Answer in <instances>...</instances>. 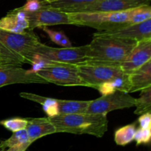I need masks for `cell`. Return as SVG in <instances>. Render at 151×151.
<instances>
[{"label": "cell", "instance_id": "26", "mask_svg": "<svg viewBox=\"0 0 151 151\" xmlns=\"http://www.w3.org/2000/svg\"><path fill=\"white\" fill-rule=\"evenodd\" d=\"M24 61L15 53L0 44V65H13L22 66Z\"/></svg>", "mask_w": 151, "mask_h": 151}, {"label": "cell", "instance_id": "27", "mask_svg": "<svg viewBox=\"0 0 151 151\" xmlns=\"http://www.w3.org/2000/svg\"><path fill=\"white\" fill-rule=\"evenodd\" d=\"M27 122L28 121L27 118H20V117H15V118H8V119L1 121L0 124H1L7 130L15 133V132L26 129Z\"/></svg>", "mask_w": 151, "mask_h": 151}, {"label": "cell", "instance_id": "18", "mask_svg": "<svg viewBox=\"0 0 151 151\" xmlns=\"http://www.w3.org/2000/svg\"><path fill=\"white\" fill-rule=\"evenodd\" d=\"M19 96L25 99L40 104L42 106L43 110L48 118H53L59 114L58 102L57 99L45 97L35 93H26V92H22L19 93Z\"/></svg>", "mask_w": 151, "mask_h": 151}, {"label": "cell", "instance_id": "4", "mask_svg": "<svg viewBox=\"0 0 151 151\" xmlns=\"http://www.w3.org/2000/svg\"><path fill=\"white\" fill-rule=\"evenodd\" d=\"M41 44L33 30L12 33L0 29V44L22 58L25 63L32 64L35 49Z\"/></svg>", "mask_w": 151, "mask_h": 151}, {"label": "cell", "instance_id": "21", "mask_svg": "<svg viewBox=\"0 0 151 151\" xmlns=\"http://www.w3.org/2000/svg\"><path fill=\"white\" fill-rule=\"evenodd\" d=\"M97 0H59L58 1L44 4V7L55 9L61 11L71 13L76 9L94 2Z\"/></svg>", "mask_w": 151, "mask_h": 151}, {"label": "cell", "instance_id": "1", "mask_svg": "<svg viewBox=\"0 0 151 151\" xmlns=\"http://www.w3.org/2000/svg\"><path fill=\"white\" fill-rule=\"evenodd\" d=\"M137 42L128 38L94 35L87 44L86 61L121 66Z\"/></svg>", "mask_w": 151, "mask_h": 151}, {"label": "cell", "instance_id": "9", "mask_svg": "<svg viewBox=\"0 0 151 151\" xmlns=\"http://www.w3.org/2000/svg\"><path fill=\"white\" fill-rule=\"evenodd\" d=\"M48 84L47 81L32 70L22 66L0 65V87L14 84Z\"/></svg>", "mask_w": 151, "mask_h": 151}, {"label": "cell", "instance_id": "28", "mask_svg": "<svg viewBox=\"0 0 151 151\" xmlns=\"http://www.w3.org/2000/svg\"><path fill=\"white\" fill-rule=\"evenodd\" d=\"M151 139V128H141L139 127L136 130L134 140L136 141L137 145L142 144L150 143Z\"/></svg>", "mask_w": 151, "mask_h": 151}, {"label": "cell", "instance_id": "5", "mask_svg": "<svg viewBox=\"0 0 151 151\" xmlns=\"http://www.w3.org/2000/svg\"><path fill=\"white\" fill-rule=\"evenodd\" d=\"M78 73L85 87L97 89L100 84L121 76L125 73L120 65L86 61L77 65Z\"/></svg>", "mask_w": 151, "mask_h": 151}, {"label": "cell", "instance_id": "3", "mask_svg": "<svg viewBox=\"0 0 151 151\" xmlns=\"http://www.w3.org/2000/svg\"><path fill=\"white\" fill-rule=\"evenodd\" d=\"M69 13L74 25L90 27L98 30V32L113 30L130 25V10L119 12Z\"/></svg>", "mask_w": 151, "mask_h": 151}, {"label": "cell", "instance_id": "29", "mask_svg": "<svg viewBox=\"0 0 151 151\" xmlns=\"http://www.w3.org/2000/svg\"><path fill=\"white\" fill-rule=\"evenodd\" d=\"M44 7V3L41 0H27L22 7H19L25 13H34L40 10Z\"/></svg>", "mask_w": 151, "mask_h": 151}, {"label": "cell", "instance_id": "16", "mask_svg": "<svg viewBox=\"0 0 151 151\" xmlns=\"http://www.w3.org/2000/svg\"><path fill=\"white\" fill-rule=\"evenodd\" d=\"M129 75V93L141 91L151 87V60L131 73Z\"/></svg>", "mask_w": 151, "mask_h": 151}, {"label": "cell", "instance_id": "10", "mask_svg": "<svg viewBox=\"0 0 151 151\" xmlns=\"http://www.w3.org/2000/svg\"><path fill=\"white\" fill-rule=\"evenodd\" d=\"M29 30L34 28L57 25H73L69 13L48 7H43L34 13H26Z\"/></svg>", "mask_w": 151, "mask_h": 151}, {"label": "cell", "instance_id": "8", "mask_svg": "<svg viewBox=\"0 0 151 151\" xmlns=\"http://www.w3.org/2000/svg\"><path fill=\"white\" fill-rule=\"evenodd\" d=\"M135 98L128 93L116 91L91 100L86 113L107 115L109 112L116 110L132 107L135 105Z\"/></svg>", "mask_w": 151, "mask_h": 151}, {"label": "cell", "instance_id": "12", "mask_svg": "<svg viewBox=\"0 0 151 151\" xmlns=\"http://www.w3.org/2000/svg\"><path fill=\"white\" fill-rule=\"evenodd\" d=\"M94 35L128 38L137 41L151 39V19H148L142 23L129 25L113 30L100 31L95 33Z\"/></svg>", "mask_w": 151, "mask_h": 151}, {"label": "cell", "instance_id": "2", "mask_svg": "<svg viewBox=\"0 0 151 151\" xmlns=\"http://www.w3.org/2000/svg\"><path fill=\"white\" fill-rule=\"evenodd\" d=\"M57 133L88 134L103 137L108 130L107 115L93 113L58 114L50 118Z\"/></svg>", "mask_w": 151, "mask_h": 151}, {"label": "cell", "instance_id": "7", "mask_svg": "<svg viewBox=\"0 0 151 151\" xmlns=\"http://www.w3.org/2000/svg\"><path fill=\"white\" fill-rule=\"evenodd\" d=\"M35 72L48 83L61 86H85L76 65L47 62L42 68Z\"/></svg>", "mask_w": 151, "mask_h": 151}, {"label": "cell", "instance_id": "17", "mask_svg": "<svg viewBox=\"0 0 151 151\" xmlns=\"http://www.w3.org/2000/svg\"><path fill=\"white\" fill-rule=\"evenodd\" d=\"M31 144L26 129L13 133L9 139L0 141L1 151H27Z\"/></svg>", "mask_w": 151, "mask_h": 151}, {"label": "cell", "instance_id": "19", "mask_svg": "<svg viewBox=\"0 0 151 151\" xmlns=\"http://www.w3.org/2000/svg\"><path fill=\"white\" fill-rule=\"evenodd\" d=\"M97 90L101 93L102 96L111 94L116 91H122L129 93V75L124 73L121 76L114 78L111 81L100 84Z\"/></svg>", "mask_w": 151, "mask_h": 151}, {"label": "cell", "instance_id": "31", "mask_svg": "<svg viewBox=\"0 0 151 151\" xmlns=\"http://www.w3.org/2000/svg\"><path fill=\"white\" fill-rule=\"evenodd\" d=\"M42 2L44 3V4H50V3L55 2V1H58L59 0H41Z\"/></svg>", "mask_w": 151, "mask_h": 151}, {"label": "cell", "instance_id": "30", "mask_svg": "<svg viewBox=\"0 0 151 151\" xmlns=\"http://www.w3.org/2000/svg\"><path fill=\"white\" fill-rule=\"evenodd\" d=\"M138 121L139 124V127L141 128H151V113H145L140 115L138 118Z\"/></svg>", "mask_w": 151, "mask_h": 151}, {"label": "cell", "instance_id": "6", "mask_svg": "<svg viewBox=\"0 0 151 151\" xmlns=\"http://www.w3.org/2000/svg\"><path fill=\"white\" fill-rule=\"evenodd\" d=\"M87 44L79 47L58 48L50 47L42 43L35 49L33 59L36 58L46 62L77 65L87 60Z\"/></svg>", "mask_w": 151, "mask_h": 151}, {"label": "cell", "instance_id": "32", "mask_svg": "<svg viewBox=\"0 0 151 151\" xmlns=\"http://www.w3.org/2000/svg\"><path fill=\"white\" fill-rule=\"evenodd\" d=\"M0 151H1V148H0Z\"/></svg>", "mask_w": 151, "mask_h": 151}, {"label": "cell", "instance_id": "14", "mask_svg": "<svg viewBox=\"0 0 151 151\" xmlns=\"http://www.w3.org/2000/svg\"><path fill=\"white\" fill-rule=\"evenodd\" d=\"M27 119L28 122L26 130L31 144L40 138L57 133L55 127L48 117L27 118Z\"/></svg>", "mask_w": 151, "mask_h": 151}, {"label": "cell", "instance_id": "25", "mask_svg": "<svg viewBox=\"0 0 151 151\" xmlns=\"http://www.w3.org/2000/svg\"><path fill=\"white\" fill-rule=\"evenodd\" d=\"M41 28L47 34L51 41L55 43L58 45L61 46V47H73L69 38L62 31L53 30L50 28H48L47 27H43Z\"/></svg>", "mask_w": 151, "mask_h": 151}, {"label": "cell", "instance_id": "13", "mask_svg": "<svg viewBox=\"0 0 151 151\" xmlns=\"http://www.w3.org/2000/svg\"><path fill=\"white\" fill-rule=\"evenodd\" d=\"M151 60V39L137 42L132 51L121 65L122 71L130 74Z\"/></svg>", "mask_w": 151, "mask_h": 151}, {"label": "cell", "instance_id": "24", "mask_svg": "<svg viewBox=\"0 0 151 151\" xmlns=\"http://www.w3.org/2000/svg\"><path fill=\"white\" fill-rule=\"evenodd\" d=\"M151 19V7L150 4L142 5L130 10V25L142 23Z\"/></svg>", "mask_w": 151, "mask_h": 151}, {"label": "cell", "instance_id": "11", "mask_svg": "<svg viewBox=\"0 0 151 151\" xmlns=\"http://www.w3.org/2000/svg\"><path fill=\"white\" fill-rule=\"evenodd\" d=\"M150 3V0H97L71 13L125 11L139 6L148 5Z\"/></svg>", "mask_w": 151, "mask_h": 151}, {"label": "cell", "instance_id": "22", "mask_svg": "<svg viewBox=\"0 0 151 151\" xmlns=\"http://www.w3.org/2000/svg\"><path fill=\"white\" fill-rule=\"evenodd\" d=\"M137 130L136 124H131L120 127L114 133V142L119 146H125L134 141Z\"/></svg>", "mask_w": 151, "mask_h": 151}, {"label": "cell", "instance_id": "15", "mask_svg": "<svg viewBox=\"0 0 151 151\" xmlns=\"http://www.w3.org/2000/svg\"><path fill=\"white\" fill-rule=\"evenodd\" d=\"M0 29L12 33H22L29 29V21L26 13L14 9L0 19Z\"/></svg>", "mask_w": 151, "mask_h": 151}, {"label": "cell", "instance_id": "20", "mask_svg": "<svg viewBox=\"0 0 151 151\" xmlns=\"http://www.w3.org/2000/svg\"><path fill=\"white\" fill-rule=\"evenodd\" d=\"M91 102V100L75 101L58 99L59 114L84 113L86 111V109Z\"/></svg>", "mask_w": 151, "mask_h": 151}, {"label": "cell", "instance_id": "23", "mask_svg": "<svg viewBox=\"0 0 151 151\" xmlns=\"http://www.w3.org/2000/svg\"><path fill=\"white\" fill-rule=\"evenodd\" d=\"M136 107L134 113L142 115L151 111V87L141 90V94L138 99H136Z\"/></svg>", "mask_w": 151, "mask_h": 151}]
</instances>
